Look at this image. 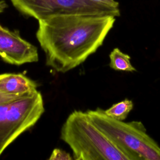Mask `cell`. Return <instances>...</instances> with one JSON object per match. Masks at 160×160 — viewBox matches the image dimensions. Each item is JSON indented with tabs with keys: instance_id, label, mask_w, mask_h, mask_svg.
Segmentation results:
<instances>
[{
	"instance_id": "6",
	"label": "cell",
	"mask_w": 160,
	"mask_h": 160,
	"mask_svg": "<svg viewBox=\"0 0 160 160\" xmlns=\"http://www.w3.org/2000/svg\"><path fill=\"white\" fill-rule=\"evenodd\" d=\"M0 57L8 63L21 65L37 62L38 52L18 31H11L0 24Z\"/></svg>"
},
{
	"instance_id": "11",
	"label": "cell",
	"mask_w": 160,
	"mask_h": 160,
	"mask_svg": "<svg viewBox=\"0 0 160 160\" xmlns=\"http://www.w3.org/2000/svg\"><path fill=\"white\" fill-rule=\"evenodd\" d=\"M29 95V94H28ZM27 95H24V96H16V95H12V94H6L4 93L3 92L0 91V104H2L3 103L22 98L23 96H25Z\"/></svg>"
},
{
	"instance_id": "9",
	"label": "cell",
	"mask_w": 160,
	"mask_h": 160,
	"mask_svg": "<svg viewBox=\"0 0 160 160\" xmlns=\"http://www.w3.org/2000/svg\"><path fill=\"white\" fill-rule=\"evenodd\" d=\"M131 100L125 99L112 104L110 108L104 110V112L110 118L118 121L125 120L133 108Z\"/></svg>"
},
{
	"instance_id": "12",
	"label": "cell",
	"mask_w": 160,
	"mask_h": 160,
	"mask_svg": "<svg viewBox=\"0 0 160 160\" xmlns=\"http://www.w3.org/2000/svg\"><path fill=\"white\" fill-rule=\"evenodd\" d=\"M92 1L106 4L112 6H115V7H119V3L115 0H92Z\"/></svg>"
},
{
	"instance_id": "13",
	"label": "cell",
	"mask_w": 160,
	"mask_h": 160,
	"mask_svg": "<svg viewBox=\"0 0 160 160\" xmlns=\"http://www.w3.org/2000/svg\"><path fill=\"white\" fill-rule=\"evenodd\" d=\"M7 8V4L4 1L0 0V13L2 12L4 10Z\"/></svg>"
},
{
	"instance_id": "2",
	"label": "cell",
	"mask_w": 160,
	"mask_h": 160,
	"mask_svg": "<svg viewBox=\"0 0 160 160\" xmlns=\"http://www.w3.org/2000/svg\"><path fill=\"white\" fill-rule=\"evenodd\" d=\"M61 138L76 160H131L97 127L86 112L74 111L62 125Z\"/></svg>"
},
{
	"instance_id": "7",
	"label": "cell",
	"mask_w": 160,
	"mask_h": 160,
	"mask_svg": "<svg viewBox=\"0 0 160 160\" xmlns=\"http://www.w3.org/2000/svg\"><path fill=\"white\" fill-rule=\"evenodd\" d=\"M37 84L22 74H0V91L6 94L24 96L37 90Z\"/></svg>"
},
{
	"instance_id": "5",
	"label": "cell",
	"mask_w": 160,
	"mask_h": 160,
	"mask_svg": "<svg viewBox=\"0 0 160 160\" xmlns=\"http://www.w3.org/2000/svg\"><path fill=\"white\" fill-rule=\"evenodd\" d=\"M21 14L38 21L59 15L120 16L119 7L92 0H10Z\"/></svg>"
},
{
	"instance_id": "1",
	"label": "cell",
	"mask_w": 160,
	"mask_h": 160,
	"mask_svg": "<svg viewBox=\"0 0 160 160\" xmlns=\"http://www.w3.org/2000/svg\"><path fill=\"white\" fill-rule=\"evenodd\" d=\"M116 17L59 15L38 21L37 39L46 65L66 72L83 62L102 44Z\"/></svg>"
},
{
	"instance_id": "3",
	"label": "cell",
	"mask_w": 160,
	"mask_h": 160,
	"mask_svg": "<svg viewBox=\"0 0 160 160\" xmlns=\"http://www.w3.org/2000/svg\"><path fill=\"white\" fill-rule=\"evenodd\" d=\"M86 112L97 127L131 160H160V146L147 133L141 121H118L99 108Z\"/></svg>"
},
{
	"instance_id": "4",
	"label": "cell",
	"mask_w": 160,
	"mask_h": 160,
	"mask_svg": "<svg viewBox=\"0 0 160 160\" xmlns=\"http://www.w3.org/2000/svg\"><path fill=\"white\" fill-rule=\"evenodd\" d=\"M39 91L0 104V156L19 136L33 126L44 112Z\"/></svg>"
},
{
	"instance_id": "10",
	"label": "cell",
	"mask_w": 160,
	"mask_h": 160,
	"mask_svg": "<svg viewBox=\"0 0 160 160\" xmlns=\"http://www.w3.org/2000/svg\"><path fill=\"white\" fill-rule=\"evenodd\" d=\"M49 159L52 160H70L72 159V158L65 151L60 149H54Z\"/></svg>"
},
{
	"instance_id": "8",
	"label": "cell",
	"mask_w": 160,
	"mask_h": 160,
	"mask_svg": "<svg viewBox=\"0 0 160 160\" xmlns=\"http://www.w3.org/2000/svg\"><path fill=\"white\" fill-rule=\"evenodd\" d=\"M109 67L118 71L134 72L136 68L131 62V57L119 48H115L109 54Z\"/></svg>"
}]
</instances>
